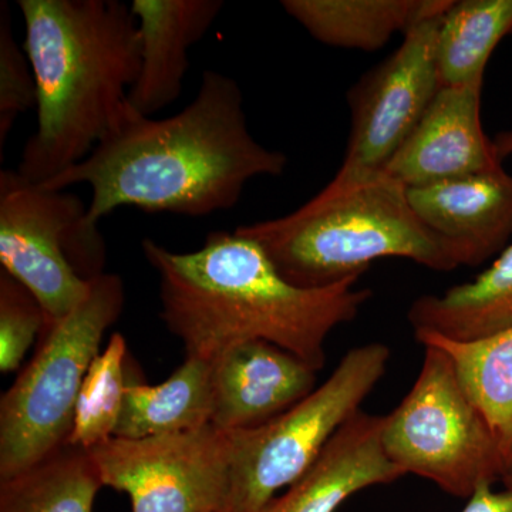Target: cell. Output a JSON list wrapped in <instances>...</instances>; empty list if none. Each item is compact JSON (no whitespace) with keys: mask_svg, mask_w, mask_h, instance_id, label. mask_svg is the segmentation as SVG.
Here are the masks:
<instances>
[{"mask_svg":"<svg viewBox=\"0 0 512 512\" xmlns=\"http://www.w3.org/2000/svg\"><path fill=\"white\" fill-rule=\"evenodd\" d=\"M104 487L133 512H221L228 494L229 437L208 424L147 439L111 437L87 450Z\"/></svg>","mask_w":512,"mask_h":512,"instance_id":"obj_9","label":"cell"},{"mask_svg":"<svg viewBox=\"0 0 512 512\" xmlns=\"http://www.w3.org/2000/svg\"><path fill=\"white\" fill-rule=\"evenodd\" d=\"M36 82L37 128L18 173L46 184L126 117L140 73L136 16L120 0H18Z\"/></svg>","mask_w":512,"mask_h":512,"instance_id":"obj_3","label":"cell"},{"mask_svg":"<svg viewBox=\"0 0 512 512\" xmlns=\"http://www.w3.org/2000/svg\"><path fill=\"white\" fill-rule=\"evenodd\" d=\"M45 323L35 295L0 269V372L19 369Z\"/></svg>","mask_w":512,"mask_h":512,"instance_id":"obj_23","label":"cell"},{"mask_svg":"<svg viewBox=\"0 0 512 512\" xmlns=\"http://www.w3.org/2000/svg\"><path fill=\"white\" fill-rule=\"evenodd\" d=\"M407 197L458 266L485 264L512 238V175L503 167L407 188Z\"/></svg>","mask_w":512,"mask_h":512,"instance_id":"obj_12","label":"cell"},{"mask_svg":"<svg viewBox=\"0 0 512 512\" xmlns=\"http://www.w3.org/2000/svg\"><path fill=\"white\" fill-rule=\"evenodd\" d=\"M103 487L89 451L66 444L18 476L0 481V512H93Z\"/></svg>","mask_w":512,"mask_h":512,"instance_id":"obj_21","label":"cell"},{"mask_svg":"<svg viewBox=\"0 0 512 512\" xmlns=\"http://www.w3.org/2000/svg\"><path fill=\"white\" fill-rule=\"evenodd\" d=\"M453 0H284L285 12L323 45L376 52L396 33L443 15Z\"/></svg>","mask_w":512,"mask_h":512,"instance_id":"obj_17","label":"cell"},{"mask_svg":"<svg viewBox=\"0 0 512 512\" xmlns=\"http://www.w3.org/2000/svg\"><path fill=\"white\" fill-rule=\"evenodd\" d=\"M421 345L446 352L470 402L481 414L503 457L512 484V326L485 338L453 340L417 335Z\"/></svg>","mask_w":512,"mask_h":512,"instance_id":"obj_18","label":"cell"},{"mask_svg":"<svg viewBox=\"0 0 512 512\" xmlns=\"http://www.w3.org/2000/svg\"><path fill=\"white\" fill-rule=\"evenodd\" d=\"M483 86L440 87L383 174L414 188L501 167L481 124Z\"/></svg>","mask_w":512,"mask_h":512,"instance_id":"obj_11","label":"cell"},{"mask_svg":"<svg viewBox=\"0 0 512 512\" xmlns=\"http://www.w3.org/2000/svg\"><path fill=\"white\" fill-rule=\"evenodd\" d=\"M140 37V73L128 106L151 117L183 92L190 50L201 42L224 9L221 0H133Z\"/></svg>","mask_w":512,"mask_h":512,"instance_id":"obj_14","label":"cell"},{"mask_svg":"<svg viewBox=\"0 0 512 512\" xmlns=\"http://www.w3.org/2000/svg\"><path fill=\"white\" fill-rule=\"evenodd\" d=\"M141 249L160 278V318L183 342L185 357L212 362L225 350L265 340L320 372L326 340L372 298L350 279L299 288L279 274L261 245L239 232L215 231L194 252H173L146 238Z\"/></svg>","mask_w":512,"mask_h":512,"instance_id":"obj_2","label":"cell"},{"mask_svg":"<svg viewBox=\"0 0 512 512\" xmlns=\"http://www.w3.org/2000/svg\"><path fill=\"white\" fill-rule=\"evenodd\" d=\"M126 362V339L119 332L113 333L109 345L93 360L84 377L69 446L92 450L114 437L128 382Z\"/></svg>","mask_w":512,"mask_h":512,"instance_id":"obj_22","label":"cell"},{"mask_svg":"<svg viewBox=\"0 0 512 512\" xmlns=\"http://www.w3.org/2000/svg\"><path fill=\"white\" fill-rule=\"evenodd\" d=\"M36 106V82L25 50L16 43L8 3H0V158L13 124Z\"/></svg>","mask_w":512,"mask_h":512,"instance_id":"obj_24","label":"cell"},{"mask_svg":"<svg viewBox=\"0 0 512 512\" xmlns=\"http://www.w3.org/2000/svg\"><path fill=\"white\" fill-rule=\"evenodd\" d=\"M495 156L503 163L512 156V127L493 138ZM417 335L453 340L485 338L512 326V244L473 281L453 286L441 295L417 298L407 312Z\"/></svg>","mask_w":512,"mask_h":512,"instance_id":"obj_16","label":"cell"},{"mask_svg":"<svg viewBox=\"0 0 512 512\" xmlns=\"http://www.w3.org/2000/svg\"><path fill=\"white\" fill-rule=\"evenodd\" d=\"M443 15L410 29L396 52L353 84L348 147L330 183L356 184L382 174L413 133L441 87L436 46Z\"/></svg>","mask_w":512,"mask_h":512,"instance_id":"obj_10","label":"cell"},{"mask_svg":"<svg viewBox=\"0 0 512 512\" xmlns=\"http://www.w3.org/2000/svg\"><path fill=\"white\" fill-rule=\"evenodd\" d=\"M383 419L360 410L340 427L312 467L259 512H336L359 491L404 477L384 451Z\"/></svg>","mask_w":512,"mask_h":512,"instance_id":"obj_15","label":"cell"},{"mask_svg":"<svg viewBox=\"0 0 512 512\" xmlns=\"http://www.w3.org/2000/svg\"><path fill=\"white\" fill-rule=\"evenodd\" d=\"M510 487H512V484H511V485H508V487H507V488H510Z\"/></svg>","mask_w":512,"mask_h":512,"instance_id":"obj_26","label":"cell"},{"mask_svg":"<svg viewBox=\"0 0 512 512\" xmlns=\"http://www.w3.org/2000/svg\"><path fill=\"white\" fill-rule=\"evenodd\" d=\"M412 389L383 419L386 456L404 476L426 478L458 498L507 481L500 448L468 399L453 362L426 343Z\"/></svg>","mask_w":512,"mask_h":512,"instance_id":"obj_7","label":"cell"},{"mask_svg":"<svg viewBox=\"0 0 512 512\" xmlns=\"http://www.w3.org/2000/svg\"><path fill=\"white\" fill-rule=\"evenodd\" d=\"M261 245L286 281L306 289L360 279L379 259L424 268H458L447 245L410 205L407 188L379 174L350 185L329 183L298 210L235 229Z\"/></svg>","mask_w":512,"mask_h":512,"instance_id":"obj_4","label":"cell"},{"mask_svg":"<svg viewBox=\"0 0 512 512\" xmlns=\"http://www.w3.org/2000/svg\"><path fill=\"white\" fill-rule=\"evenodd\" d=\"M284 153L259 144L249 131L237 80L205 70L195 99L167 119L128 110L89 157L42 184L64 191L87 184V225L120 207L207 217L238 204L256 177L285 173Z\"/></svg>","mask_w":512,"mask_h":512,"instance_id":"obj_1","label":"cell"},{"mask_svg":"<svg viewBox=\"0 0 512 512\" xmlns=\"http://www.w3.org/2000/svg\"><path fill=\"white\" fill-rule=\"evenodd\" d=\"M390 349H350L309 396L255 429L227 431L229 484L221 512H259L312 467L386 375Z\"/></svg>","mask_w":512,"mask_h":512,"instance_id":"obj_6","label":"cell"},{"mask_svg":"<svg viewBox=\"0 0 512 512\" xmlns=\"http://www.w3.org/2000/svg\"><path fill=\"white\" fill-rule=\"evenodd\" d=\"M86 217L72 192L0 171V264L35 295L46 323L66 318L104 274L106 245Z\"/></svg>","mask_w":512,"mask_h":512,"instance_id":"obj_8","label":"cell"},{"mask_svg":"<svg viewBox=\"0 0 512 512\" xmlns=\"http://www.w3.org/2000/svg\"><path fill=\"white\" fill-rule=\"evenodd\" d=\"M211 363L185 357L163 383L128 380L114 437L147 439L201 429L211 424Z\"/></svg>","mask_w":512,"mask_h":512,"instance_id":"obj_19","label":"cell"},{"mask_svg":"<svg viewBox=\"0 0 512 512\" xmlns=\"http://www.w3.org/2000/svg\"><path fill=\"white\" fill-rule=\"evenodd\" d=\"M511 32L512 0L451 3L437 32L440 86L484 83L488 60Z\"/></svg>","mask_w":512,"mask_h":512,"instance_id":"obj_20","label":"cell"},{"mask_svg":"<svg viewBox=\"0 0 512 512\" xmlns=\"http://www.w3.org/2000/svg\"><path fill=\"white\" fill-rule=\"evenodd\" d=\"M124 302L123 279L104 272L66 318L45 323L35 356L0 399V481L66 446L84 377Z\"/></svg>","mask_w":512,"mask_h":512,"instance_id":"obj_5","label":"cell"},{"mask_svg":"<svg viewBox=\"0 0 512 512\" xmlns=\"http://www.w3.org/2000/svg\"><path fill=\"white\" fill-rule=\"evenodd\" d=\"M318 372L292 353L251 340L211 362V424L222 431L255 429L316 389Z\"/></svg>","mask_w":512,"mask_h":512,"instance_id":"obj_13","label":"cell"},{"mask_svg":"<svg viewBox=\"0 0 512 512\" xmlns=\"http://www.w3.org/2000/svg\"><path fill=\"white\" fill-rule=\"evenodd\" d=\"M461 512H512V487L494 491L491 485L478 488Z\"/></svg>","mask_w":512,"mask_h":512,"instance_id":"obj_25","label":"cell"}]
</instances>
